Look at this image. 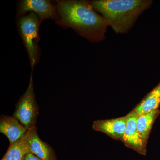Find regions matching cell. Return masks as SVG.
Segmentation results:
<instances>
[{"mask_svg": "<svg viewBox=\"0 0 160 160\" xmlns=\"http://www.w3.org/2000/svg\"><path fill=\"white\" fill-rule=\"evenodd\" d=\"M58 26L71 28L78 34L92 43L102 42L108 25L102 16L96 12L91 2L85 0L57 1Z\"/></svg>", "mask_w": 160, "mask_h": 160, "instance_id": "6da1fadb", "label": "cell"}, {"mask_svg": "<svg viewBox=\"0 0 160 160\" xmlns=\"http://www.w3.org/2000/svg\"><path fill=\"white\" fill-rule=\"evenodd\" d=\"M151 0H95V10L102 14L117 34H125L131 29L140 15L149 9Z\"/></svg>", "mask_w": 160, "mask_h": 160, "instance_id": "7a4b0ae2", "label": "cell"}, {"mask_svg": "<svg viewBox=\"0 0 160 160\" xmlns=\"http://www.w3.org/2000/svg\"><path fill=\"white\" fill-rule=\"evenodd\" d=\"M41 24L39 18L34 12H29L18 20V29L29 55L32 71L38 62L41 56L38 45Z\"/></svg>", "mask_w": 160, "mask_h": 160, "instance_id": "3957f363", "label": "cell"}, {"mask_svg": "<svg viewBox=\"0 0 160 160\" xmlns=\"http://www.w3.org/2000/svg\"><path fill=\"white\" fill-rule=\"evenodd\" d=\"M38 114L32 71L29 86L17 103L13 116L29 130L36 126Z\"/></svg>", "mask_w": 160, "mask_h": 160, "instance_id": "277c9868", "label": "cell"}, {"mask_svg": "<svg viewBox=\"0 0 160 160\" xmlns=\"http://www.w3.org/2000/svg\"><path fill=\"white\" fill-rule=\"evenodd\" d=\"M34 12L42 22L44 20H55L59 18L56 6L47 0H22L18 3L17 17L19 18L27 12Z\"/></svg>", "mask_w": 160, "mask_h": 160, "instance_id": "5b68a950", "label": "cell"}, {"mask_svg": "<svg viewBox=\"0 0 160 160\" xmlns=\"http://www.w3.org/2000/svg\"><path fill=\"white\" fill-rule=\"evenodd\" d=\"M28 129L12 116H1L0 132L8 138L10 145L16 142L25 135Z\"/></svg>", "mask_w": 160, "mask_h": 160, "instance_id": "8992f818", "label": "cell"}, {"mask_svg": "<svg viewBox=\"0 0 160 160\" xmlns=\"http://www.w3.org/2000/svg\"><path fill=\"white\" fill-rule=\"evenodd\" d=\"M27 141L31 153L42 160H55L53 149L49 144L40 139L36 126L28 130Z\"/></svg>", "mask_w": 160, "mask_h": 160, "instance_id": "52a82bcc", "label": "cell"}, {"mask_svg": "<svg viewBox=\"0 0 160 160\" xmlns=\"http://www.w3.org/2000/svg\"><path fill=\"white\" fill-rule=\"evenodd\" d=\"M138 114L133 111L127 116V124L122 139L127 145L141 154H145V146L138 132L137 121Z\"/></svg>", "mask_w": 160, "mask_h": 160, "instance_id": "ba28073f", "label": "cell"}, {"mask_svg": "<svg viewBox=\"0 0 160 160\" xmlns=\"http://www.w3.org/2000/svg\"><path fill=\"white\" fill-rule=\"evenodd\" d=\"M127 124V116L114 119L98 120L93 124V129L102 132L113 137L122 138Z\"/></svg>", "mask_w": 160, "mask_h": 160, "instance_id": "9c48e42d", "label": "cell"}, {"mask_svg": "<svg viewBox=\"0 0 160 160\" xmlns=\"http://www.w3.org/2000/svg\"><path fill=\"white\" fill-rule=\"evenodd\" d=\"M158 109L138 114L137 126L138 132L144 146L146 145L155 120L159 114Z\"/></svg>", "mask_w": 160, "mask_h": 160, "instance_id": "30bf717a", "label": "cell"}, {"mask_svg": "<svg viewBox=\"0 0 160 160\" xmlns=\"http://www.w3.org/2000/svg\"><path fill=\"white\" fill-rule=\"evenodd\" d=\"M160 105V82L146 96L133 111L138 114L158 109Z\"/></svg>", "mask_w": 160, "mask_h": 160, "instance_id": "8fae6325", "label": "cell"}, {"mask_svg": "<svg viewBox=\"0 0 160 160\" xmlns=\"http://www.w3.org/2000/svg\"><path fill=\"white\" fill-rule=\"evenodd\" d=\"M29 152H31L27 141V132L21 139L9 145L8 150L2 160H24L26 155Z\"/></svg>", "mask_w": 160, "mask_h": 160, "instance_id": "7c38bea8", "label": "cell"}, {"mask_svg": "<svg viewBox=\"0 0 160 160\" xmlns=\"http://www.w3.org/2000/svg\"><path fill=\"white\" fill-rule=\"evenodd\" d=\"M24 160H42L33 153L29 152L26 155Z\"/></svg>", "mask_w": 160, "mask_h": 160, "instance_id": "4fadbf2b", "label": "cell"}]
</instances>
